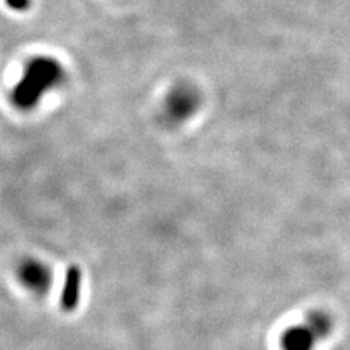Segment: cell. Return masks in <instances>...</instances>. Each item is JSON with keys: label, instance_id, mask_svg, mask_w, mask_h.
Returning a JSON list of instances; mask_svg holds the SVG:
<instances>
[{"label": "cell", "instance_id": "4", "mask_svg": "<svg viewBox=\"0 0 350 350\" xmlns=\"http://www.w3.org/2000/svg\"><path fill=\"white\" fill-rule=\"evenodd\" d=\"M81 269L78 266H70L66 273V282L63 288L62 305L64 310H73L79 299V288H81Z\"/></svg>", "mask_w": 350, "mask_h": 350}, {"label": "cell", "instance_id": "3", "mask_svg": "<svg viewBox=\"0 0 350 350\" xmlns=\"http://www.w3.org/2000/svg\"><path fill=\"white\" fill-rule=\"evenodd\" d=\"M199 95L190 88H183L170 98V111L174 118L184 120L185 117H190L197 107H199Z\"/></svg>", "mask_w": 350, "mask_h": 350}, {"label": "cell", "instance_id": "2", "mask_svg": "<svg viewBox=\"0 0 350 350\" xmlns=\"http://www.w3.org/2000/svg\"><path fill=\"white\" fill-rule=\"evenodd\" d=\"M57 66L50 60H37L31 64L25 79L22 81L19 90L16 91L18 100L22 104H31L40 95L42 88H46L49 82H54L57 78Z\"/></svg>", "mask_w": 350, "mask_h": 350}, {"label": "cell", "instance_id": "5", "mask_svg": "<svg viewBox=\"0 0 350 350\" xmlns=\"http://www.w3.org/2000/svg\"><path fill=\"white\" fill-rule=\"evenodd\" d=\"M6 3L14 10H25L31 5V0H6Z\"/></svg>", "mask_w": 350, "mask_h": 350}, {"label": "cell", "instance_id": "1", "mask_svg": "<svg viewBox=\"0 0 350 350\" xmlns=\"http://www.w3.org/2000/svg\"><path fill=\"white\" fill-rule=\"evenodd\" d=\"M333 328L332 319L321 311L311 312L306 321L297 324L282 336L283 350H312L317 342L330 334Z\"/></svg>", "mask_w": 350, "mask_h": 350}]
</instances>
